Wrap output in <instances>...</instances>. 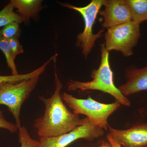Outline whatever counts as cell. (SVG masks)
<instances>
[{"mask_svg": "<svg viewBox=\"0 0 147 147\" xmlns=\"http://www.w3.org/2000/svg\"><path fill=\"white\" fill-rule=\"evenodd\" d=\"M53 57L55 90L48 98L43 96H38L45 106V111L43 115L35 119L34 123V127L40 138H51L66 134L89 120L87 117L81 119L79 115L71 113L64 103L60 94L63 84L57 72V54Z\"/></svg>", "mask_w": 147, "mask_h": 147, "instance_id": "obj_1", "label": "cell"}, {"mask_svg": "<svg viewBox=\"0 0 147 147\" xmlns=\"http://www.w3.org/2000/svg\"><path fill=\"white\" fill-rule=\"evenodd\" d=\"M101 60L99 67L92 71V80L82 82L71 80L67 84L69 91L99 90L107 93L115 98L121 105L129 107L131 102L117 88L113 82V72L109 63V52L104 44H101Z\"/></svg>", "mask_w": 147, "mask_h": 147, "instance_id": "obj_2", "label": "cell"}, {"mask_svg": "<svg viewBox=\"0 0 147 147\" xmlns=\"http://www.w3.org/2000/svg\"><path fill=\"white\" fill-rule=\"evenodd\" d=\"M62 98L74 113L85 115L92 122L105 129L109 126L108 118L121 105L117 100L113 103L105 104L97 102L90 96L87 99L77 98L66 92H63Z\"/></svg>", "mask_w": 147, "mask_h": 147, "instance_id": "obj_3", "label": "cell"}, {"mask_svg": "<svg viewBox=\"0 0 147 147\" xmlns=\"http://www.w3.org/2000/svg\"><path fill=\"white\" fill-rule=\"evenodd\" d=\"M39 77L36 76L21 82L0 84V105L7 107L18 128L21 126V107L36 87Z\"/></svg>", "mask_w": 147, "mask_h": 147, "instance_id": "obj_4", "label": "cell"}, {"mask_svg": "<svg viewBox=\"0 0 147 147\" xmlns=\"http://www.w3.org/2000/svg\"><path fill=\"white\" fill-rule=\"evenodd\" d=\"M105 2V0H92L88 5L83 7L75 6L68 3H58L62 6L76 11L83 16L85 27L83 32L77 35L76 45L80 48L85 58L89 55L96 40L102 36L104 32V30L101 29L94 34L92 29L97 14Z\"/></svg>", "mask_w": 147, "mask_h": 147, "instance_id": "obj_5", "label": "cell"}, {"mask_svg": "<svg viewBox=\"0 0 147 147\" xmlns=\"http://www.w3.org/2000/svg\"><path fill=\"white\" fill-rule=\"evenodd\" d=\"M141 36L140 26L131 21L108 29L105 34V45L108 52H120L125 57L133 54Z\"/></svg>", "mask_w": 147, "mask_h": 147, "instance_id": "obj_6", "label": "cell"}, {"mask_svg": "<svg viewBox=\"0 0 147 147\" xmlns=\"http://www.w3.org/2000/svg\"><path fill=\"white\" fill-rule=\"evenodd\" d=\"M103 134V129L89 119L66 134L51 138H40L37 147H66L78 139L92 141L102 137Z\"/></svg>", "mask_w": 147, "mask_h": 147, "instance_id": "obj_7", "label": "cell"}, {"mask_svg": "<svg viewBox=\"0 0 147 147\" xmlns=\"http://www.w3.org/2000/svg\"><path fill=\"white\" fill-rule=\"evenodd\" d=\"M105 9L99 14L103 18L101 26L109 29L131 21V10L125 0H105Z\"/></svg>", "mask_w": 147, "mask_h": 147, "instance_id": "obj_8", "label": "cell"}, {"mask_svg": "<svg viewBox=\"0 0 147 147\" xmlns=\"http://www.w3.org/2000/svg\"><path fill=\"white\" fill-rule=\"evenodd\" d=\"M108 128V134L122 147H147V122L123 130Z\"/></svg>", "mask_w": 147, "mask_h": 147, "instance_id": "obj_9", "label": "cell"}, {"mask_svg": "<svg viewBox=\"0 0 147 147\" xmlns=\"http://www.w3.org/2000/svg\"><path fill=\"white\" fill-rule=\"evenodd\" d=\"M126 82L119 87L125 96L147 90V62L144 67L138 68L131 65L125 70Z\"/></svg>", "mask_w": 147, "mask_h": 147, "instance_id": "obj_10", "label": "cell"}, {"mask_svg": "<svg viewBox=\"0 0 147 147\" xmlns=\"http://www.w3.org/2000/svg\"><path fill=\"white\" fill-rule=\"evenodd\" d=\"M10 2L26 24H28L30 18L36 16L42 9V0H11Z\"/></svg>", "mask_w": 147, "mask_h": 147, "instance_id": "obj_11", "label": "cell"}, {"mask_svg": "<svg viewBox=\"0 0 147 147\" xmlns=\"http://www.w3.org/2000/svg\"><path fill=\"white\" fill-rule=\"evenodd\" d=\"M132 14L131 21L140 26L147 21V0H125Z\"/></svg>", "mask_w": 147, "mask_h": 147, "instance_id": "obj_12", "label": "cell"}, {"mask_svg": "<svg viewBox=\"0 0 147 147\" xmlns=\"http://www.w3.org/2000/svg\"><path fill=\"white\" fill-rule=\"evenodd\" d=\"M52 61V58H50L45 63L35 70L30 73L25 74H18V75L2 76L0 75V84L5 82H21L26 79H31L36 76H40L45 71L47 66Z\"/></svg>", "mask_w": 147, "mask_h": 147, "instance_id": "obj_13", "label": "cell"}, {"mask_svg": "<svg viewBox=\"0 0 147 147\" xmlns=\"http://www.w3.org/2000/svg\"><path fill=\"white\" fill-rule=\"evenodd\" d=\"M14 9L12 4L9 2L0 11V28L11 22H18L19 24L24 22L21 16L14 11Z\"/></svg>", "mask_w": 147, "mask_h": 147, "instance_id": "obj_14", "label": "cell"}, {"mask_svg": "<svg viewBox=\"0 0 147 147\" xmlns=\"http://www.w3.org/2000/svg\"><path fill=\"white\" fill-rule=\"evenodd\" d=\"M0 50L5 56L7 66L10 69L12 75H18L15 60L16 57L12 54L9 47L8 40L3 37L0 33Z\"/></svg>", "mask_w": 147, "mask_h": 147, "instance_id": "obj_15", "label": "cell"}, {"mask_svg": "<svg viewBox=\"0 0 147 147\" xmlns=\"http://www.w3.org/2000/svg\"><path fill=\"white\" fill-rule=\"evenodd\" d=\"M19 24L16 22L9 23L0 30V33L3 37L8 40L12 38H19L21 33Z\"/></svg>", "mask_w": 147, "mask_h": 147, "instance_id": "obj_16", "label": "cell"}, {"mask_svg": "<svg viewBox=\"0 0 147 147\" xmlns=\"http://www.w3.org/2000/svg\"><path fill=\"white\" fill-rule=\"evenodd\" d=\"M18 136L21 147H37L38 141L31 137L28 129L25 127L21 126L18 129Z\"/></svg>", "mask_w": 147, "mask_h": 147, "instance_id": "obj_17", "label": "cell"}, {"mask_svg": "<svg viewBox=\"0 0 147 147\" xmlns=\"http://www.w3.org/2000/svg\"><path fill=\"white\" fill-rule=\"evenodd\" d=\"M0 128L8 130L12 134L18 132V127L16 123L7 120L3 115L2 111L0 110Z\"/></svg>", "mask_w": 147, "mask_h": 147, "instance_id": "obj_18", "label": "cell"}, {"mask_svg": "<svg viewBox=\"0 0 147 147\" xmlns=\"http://www.w3.org/2000/svg\"><path fill=\"white\" fill-rule=\"evenodd\" d=\"M9 44L12 54L16 57L17 55L24 53L23 47L20 44L18 38H12L9 40Z\"/></svg>", "mask_w": 147, "mask_h": 147, "instance_id": "obj_19", "label": "cell"}, {"mask_svg": "<svg viewBox=\"0 0 147 147\" xmlns=\"http://www.w3.org/2000/svg\"><path fill=\"white\" fill-rule=\"evenodd\" d=\"M107 139L108 142H109V144L112 147H122L121 146H120L118 143H117V142L114 140V139L112 138L111 136H110L109 134H108L107 135Z\"/></svg>", "mask_w": 147, "mask_h": 147, "instance_id": "obj_20", "label": "cell"}, {"mask_svg": "<svg viewBox=\"0 0 147 147\" xmlns=\"http://www.w3.org/2000/svg\"><path fill=\"white\" fill-rule=\"evenodd\" d=\"M96 147H112L110 144H108L106 143H103L102 145Z\"/></svg>", "mask_w": 147, "mask_h": 147, "instance_id": "obj_21", "label": "cell"}, {"mask_svg": "<svg viewBox=\"0 0 147 147\" xmlns=\"http://www.w3.org/2000/svg\"><path fill=\"white\" fill-rule=\"evenodd\" d=\"M10 147V146H8V147Z\"/></svg>", "mask_w": 147, "mask_h": 147, "instance_id": "obj_22", "label": "cell"}]
</instances>
